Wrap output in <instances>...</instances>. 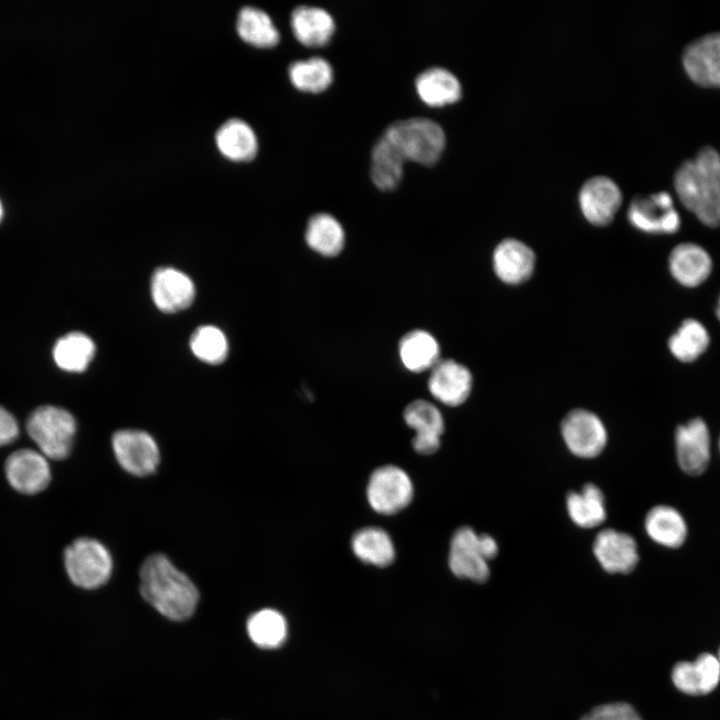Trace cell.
<instances>
[{"instance_id": "1", "label": "cell", "mask_w": 720, "mask_h": 720, "mask_svg": "<svg viewBox=\"0 0 720 720\" xmlns=\"http://www.w3.org/2000/svg\"><path fill=\"white\" fill-rule=\"evenodd\" d=\"M678 198L698 220L711 228L720 225V154L711 146L685 160L674 176Z\"/></svg>"}, {"instance_id": "2", "label": "cell", "mask_w": 720, "mask_h": 720, "mask_svg": "<svg viewBox=\"0 0 720 720\" xmlns=\"http://www.w3.org/2000/svg\"><path fill=\"white\" fill-rule=\"evenodd\" d=\"M140 593L160 614L184 621L196 610L199 593L190 578L163 554L149 556L140 568Z\"/></svg>"}, {"instance_id": "3", "label": "cell", "mask_w": 720, "mask_h": 720, "mask_svg": "<svg viewBox=\"0 0 720 720\" xmlns=\"http://www.w3.org/2000/svg\"><path fill=\"white\" fill-rule=\"evenodd\" d=\"M383 135L398 149L405 160L432 165L445 147L442 127L429 118L413 117L391 123Z\"/></svg>"}, {"instance_id": "4", "label": "cell", "mask_w": 720, "mask_h": 720, "mask_svg": "<svg viewBox=\"0 0 720 720\" xmlns=\"http://www.w3.org/2000/svg\"><path fill=\"white\" fill-rule=\"evenodd\" d=\"M27 432L41 453L53 460L66 458L72 448L76 421L67 410L56 406H41L27 420Z\"/></svg>"}, {"instance_id": "5", "label": "cell", "mask_w": 720, "mask_h": 720, "mask_svg": "<svg viewBox=\"0 0 720 720\" xmlns=\"http://www.w3.org/2000/svg\"><path fill=\"white\" fill-rule=\"evenodd\" d=\"M64 564L70 580L83 589H96L110 578L113 560L109 550L98 540L81 537L64 552Z\"/></svg>"}, {"instance_id": "6", "label": "cell", "mask_w": 720, "mask_h": 720, "mask_svg": "<svg viewBox=\"0 0 720 720\" xmlns=\"http://www.w3.org/2000/svg\"><path fill=\"white\" fill-rule=\"evenodd\" d=\"M562 439L576 457L591 459L599 456L608 443L607 428L602 419L586 408L570 410L560 424Z\"/></svg>"}, {"instance_id": "7", "label": "cell", "mask_w": 720, "mask_h": 720, "mask_svg": "<svg viewBox=\"0 0 720 720\" xmlns=\"http://www.w3.org/2000/svg\"><path fill=\"white\" fill-rule=\"evenodd\" d=\"M414 494L410 476L396 465L375 469L366 489L370 507L377 513L392 515L407 507Z\"/></svg>"}, {"instance_id": "8", "label": "cell", "mask_w": 720, "mask_h": 720, "mask_svg": "<svg viewBox=\"0 0 720 720\" xmlns=\"http://www.w3.org/2000/svg\"><path fill=\"white\" fill-rule=\"evenodd\" d=\"M627 218L636 230L647 234H674L681 226L679 213L666 191L633 198L628 206Z\"/></svg>"}, {"instance_id": "9", "label": "cell", "mask_w": 720, "mask_h": 720, "mask_svg": "<svg viewBox=\"0 0 720 720\" xmlns=\"http://www.w3.org/2000/svg\"><path fill=\"white\" fill-rule=\"evenodd\" d=\"M112 448L119 465L134 476L151 475L160 462L158 445L146 431L118 430L112 436Z\"/></svg>"}, {"instance_id": "10", "label": "cell", "mask_w": 720, "mask_h": 720, "mask_svg": "<svg viewBox=\"0 0 720 720\" xmlns=\"http://www.w3.org/2000/svg\"><path fill=\"white\" fill-rule=\"evenodd\" d=\"M489 562L480 534L468 526L455 530L450 541L448 565L456 577L483 583L490 576Z\"/></svg>"}, {"instance_id": "11", "label": "cell", "mask_w": 720, "mask_h": 720, "mask_svg": "<svg viewBox=\"0 0 720 720\" xmlns=\"http://www.w3.org/2000/svg\"><path fill=\"white\" fill-rule=\"evenodd\" d=\"M473 374L455 359L441 358L429 371L427 387L431 396L449 407L462 405L473 389Z\"/></svg>"}, {"instance_id": "12", "label": "cell", "mask_w": 720, "mask_h": 720, "mask_svg": "<svg viewBox=\"0 0 720 720\" xmlns=\"http://www.w3.org/2000/svg\"><path fill=\"white\" fill-rule=\"evenodd\" d=\"M491 264L499 281L509 286H518L534 274L537 256L527 243L510 237L502 239L494 247Z\"/></svg>"}, {"instance_id": "13", "label": "cell", "mask_w": 720, "mask_h": 720, "mask_svg": "<svg viewBox=\"0 0 720 720\" xmlns=\"http://www.w3.org/2000/svg\"><path fill=\"white\" fill-rule=\"evenodd\" d=\"M622 204L618 185L608 177L595 176L587 180L579 192V206L584 218L592 225H609Z\"/></svg>"}, {"instance_id": "14", "label": "cell", "mask_w": 720, "mask_h": 720, "mask_svg": "<svg viewBox=\"0 0 720 720\" xmlns=\"http://www.w3.org/2000/svg\"><path fill=\"white\" fill-rule=\"evenodd\" d=\"M683 67L692 81L703 87L720 88V32L691 41L682 54Z\"/></svg>"}, {"instance_id": "15", "label": "cell", "mask_w": 720, "mask_h": 720, "mask_svg": "<svg viewBox=\"0 0 720 720\" xmlns=\"http://www.w3.org/2000/svg\"><path fill=\"white\" fill-rule=\"evenodd\" d=\"M593 554L608 573L627 574L638 564L639 553L634 537L613 528L599 531L593 541Z\"/></svg>"}, {"instance_id": "16", "label": "cell", "mask_w": 720, "mask_h": 720, "mask_svg": "<svg viewBox=\"0 0 720 720\" xmlns=\"http://www.w3.org/2000/svg\"><path fill=\"white\" fill-rule=\"evenodd\" d=\"M676 457L680 468L689 475L703 473L710 462V433L706 422L693 418L675 431Z\"/></svg>"}, {"instance_id": "17", "label": "cell", "mask_w": 720, "mask_h": 720, "mask_svg": "<svg viewBox=\"0 0 720 720\" xmlns=\"http://www.w3.org/2000/svg\"><path fill=\"white\" fill-rule=\"evenodd\" d=\"M6 478L12 488L23 494H36L50 482L51 471L46 457L33 449H19L5 462Z\"/></svg>"}, {"instance_id": "18", "label": "cell", "mask_w": 720, "mask_h": 720, "mask_svg": "<svg viewBox=\"0 0 720 720\" xmlns=\"http://www.w3.org/2000/svg\"><path fill=\"white\" fill-rule=\"evenodd\" d=\"M403 418L415 432L412 446L417 453L430 455L440 448L445 422L435 404L428 400L416 399L405 407Z\"/></svg>"}, {"instance_id": "19", "label": "cell", "mask_w": 720, "mask_h": 720, "mask_svg": "<svg viewBox=\"0 0 720 720\" xmlns=\"http://www.w3.org/2000/svg\"><path fill=\"white\" fill-rule=\"evenodd\" d=\"M668 269L673 279L683 287L702 285L711 275L713 261L708 251L699 244L683 242L671 250Z\"/></svg>"}, {"instance_id": "20", "label": "cell", "mask_w": 720, "mask_h": 720, "mask_svg": "<svg viewBox=\"0 0 720 720\" xmlns=\"http://www.w3.org/2000/svg\"><path fill=\"white\" fill-rule=\"evenodd\" d=\"M151 295L159 310L173 313L191 305L195 286L185 273L172 267H161L153 273Z\"/></svg>"}, {"instance_id": "21", "label": "cell", "mask_w": 720, "mask_h": 720, "mask_svg": "<svg viewBox=\"0 0 720 720\" xmlns=\"http://www.w3.org/2000/svg\"><path fill=\"white\" fill-rule=\"evenodd\" d=\"M675 687L688 695H705L712 692L720 681V663L710 653L700 654L693 662H679L672 669Z\"/></svg>"}, {"instance_id": "22", "label": "cell", "mask_w": 720, "mask_h": 720, "mask_svg": "<svg viewBox=\"0 0 720 720\" xmlns=\"http://www.w3.org/2000/svg\"><path fill=\"white\" fill-rule=\"evenodd\" d=\"M399 359L412 373L430 371L441 359L438 340L424 329H413L404 334L398 343Z\"/></svg>"}, {"instance_id": "23", "label": "cell", "mask_w": 720, "mask_h": 720, "mask_svg": "<svg viewBox=\"0 0 720 720\" xmlns=\"http://www.w3.org/2000/svg\"><path fill=\"white\" fill-rule=\"evenodd\" d=\"M291 28L299 42L309 47L323 46L335 30L331 14L323 8L301 5L291 13Z\"/></svg>"}, {"instance_id": "24", "label": "cell", "mask_w": 720, "mask_h": 720, "mask_svg": "<svg viewBox=\"0 0 720 720\" xmlns=\"http://www.w3.org/2000/svg\"><path fill=\"white\" fill-rule=\"evenodd\" d=\"M565 504L569 518L580 528H595L606 520L607 509L604 494L593 483L584 485L580 491L569 492Z\"/></svg>"}, {"instance_id": "25", "label": "cell", "mask_w": 720, "mask_h": 720, "mask_svg": "<svg viewBox=\"0 0 720 720\" xmlns=\"http://www.w3.org/2000/svg\"><path fill=\"white\" fill-rule=\"evenodd\" d=\"M304 238L312 251L327 258L338 256L346 241L342 224L333 215L324 212L309 218Z\"/></svg>"}, {"instance_id": "26", "label": "cell", "mask_w": 720, "mask_h": 720, "mask_svg": "<svg viewBox=\"0 0 720 720\" xmlns=\"http://www.w3.org/2000/svg\"><path fill=\"white\" fill-rule=\"evenodd\" d=\"M647 535L657 544L668 547H680L687 537V524L681 513L668 505L651 508L644 519Z\"/></svg>"}, {"instance_id": "27", "label": "cell", "mask_w": 720, "mask_h": 720, "mask_svg": "<svg viewBox=\"0 0 720 720\" xmlns=\"http://www.w3.org/2000/svg\"><path fill=\"white\" fill-rule=\"evenodd\" d=\"M419 97L430 106H442L456 102L462 95L458 78L442 67H430L415 80Z\"/></svg>"}, {"instance_id": "28", "label": "cell", "mask_w": 720, "mask_h": 720, "mask_svg": "<svg viewBox=\"0 0 720 720\" xmlns=\"http://www.w3.org/2000/svg\"><path fill=\"white\" fill-rule=\"evenodd\" d=\"M354 555L366 564L386 567L395 559V546L390 535L380 527L358 530L351 540Z\"/></svg>"}, {"instance_id": "29", "label": "cell", "mask_w": 720, "mask_h": 720, "mask_svg": "<svg viewBox=\"0 0 720 720\" xmlns=\"http://www.w3.org/2000/svg\"><path fill=\"white\" fill-rule=\"evenodd\" d=\"M404 161L398 149L382 135L371 151L370 174L373 183L384 191L396 188L403 175Z\"/></svg>"}, {"instance_id": "30", "label": "cell", "mask_w": 720, "mask_h": 720, "mask_svg": "<svg viewBox=\"0 0 720 720\" xmlns=\"http://www.w3.org/2000/svg\"><path fill=\"white\" fill-rule=\"evenodd\" d=\"M216 144L227 158L236 161L252 159L258 148V142L252 127L241 119H229L216 133Z\"/></svg>"}, {"instance_id": "31", "label": "cell", "mask_w": 720, "mask_h": 720, "mask_svg": "<svg viewBox=\"0 0 720 720\" xmlns=\"http://www.w3.org/2000/svg\"><path fill=\"white\" fill-rule=\"evenodd\" d=\"M710 344L707 328L697 319H685L669 337L670 353L680 362L690 363L705 353Z\"/></svg>"}, {"instance_id": "32", "label": "cell", "mask_w": 720, "mask_h": 720, "mask_svg": "<svg viewBox=\"0 0 720 720\" xmlns=\"http://www.w3.org/2000/svg\"><path fill=\"white\" fill-rule=\"evenodd\" d=\"M95 354L93 340L82 332H71L59 338L53 348V358L59 368L68 372L84 371Z\"/></svg>"}, {"instance_id": "33", "label": "cell", "mask_w": 720, "mask_h": 720, "mask_svg": "<svg viewBox=\"0 0 720 720\" xmlns=\"http://www.w3.org/2000/svg\"><path fill=\"white\" fill-rule=\"evenodd\" d=\"M237 31L248 43L259 47H272L279 42L280 34L270 16L260 8L243 7L237 18Z\"/></svg>"}, {"instance_id": "34", "label": "cell", "mask_w": 720, "mask_h": 720, "mask_svg": "<svg viewBox=\"0 0 720 720\" xmlns=\"http://www.w3.org/2000/svg\"><path fill=\"white\" fill-rule=\"evenodd\" d=\"M247 633L257 646L276 648L287 637V622L277 610L261 609L248 618Z\"/></svg>"}, {"instance_id": "35", "label": "cell", "mask_w": 720, "mask_h": 720, "mask_svg": "<svg viewBox=\"0 0 720 720\" xmlns=\"http://www.w3.org/2000/svg\"><path fill=\"white\" fill-rule=\"evenodd\" d=\"M288 74L296 88L307 92H320L326 89L333 80L330 63L320 56L292 62L288 68Z\"/></svg>"}, {"instance_id": "36", "label": "cell", "mask_w": 720, "mask_h": 720, "mask_svg": "<svg viewBox=\"0 0 720 720\" xmlns=\"http://www.w3.org/2000/svg\"><path fill=\"white\" fill-rule=\"evenodd\" d=\"M193 354L209 364H219L226 359L228 342L225 334L217 327L205 325L198 327L190 338Z\"/></svg>"}, {"instance_id": "37", "label": "cell", "mask_w": 720, "mask_h": 720, "mask_svg": "<svg viewBox=\"0 0 720 720\" xmlns=\"http://www.w3.org/2000/svg\"><path fill=\"white\" fill-rule=\"evenodd\" d=\"M581 720H642L636 710L627 703H609L595 707Z\"/></svg>"}, {"instance_id": "38", "label": "cell", "mask_w": 720, "mask_h": 720, "mask_svg": "<svg viewBox=\"0 0 720 720\" xmlns=\"http://www.w3.org/2000/svg\"><path fill=\"white\" fill-rule=\"evenodd\" d=\"M19 434V426L14 416L0 406V446L15 441Z\"/></svg>"}, {"instance_id": "39", "label": "cell", "mask_w": 720, "mask_h": 720, "mask_svg": "<svg viewBox=\"0 0 720 720\" xmlns=\"http://www.w3.org/2000/svg\"><path fill=\"white\" fill-rule=\"evenodd\" d=\"M715 313H716L718 320L720 321V295H719V298L716 303Z\"/></svg>"}, {"instance_id": "40", "label": "cell", "mask_w": 720, "mask_h": 720, "mask_svg": "<svg viewBox=\"0 0 720 720\" xmlns=\"http://www.w3.org/2000/svg\"><path fill=\"white\" fill-rule=\"evenodd\" d=\"M2 217H3V206H2V203L0 200V221H1Z\"/></svg>"}, {"instance_id": "41", "label": "cell", "mask_w": 720, "mask_h": 720, "mask_svg": "<svg viewBox=\"0 0 720 720\" xmlns=\"http://www.w3.org/2000/svg\"><path fill=\"white\" fill-rule=\"evenodd\" d=\"M717 658H718L719 663H720V649H719V653H718V657H717Z\"/></svg>"}, {"instance_id": "42", "label": "cell", "mask_w": 720, "mask_h": 720, "mask_svg": "<svg viewBox=\"0 0 720 720\" xmlns=\"http://www.w3.org/2000/svg\"><path fill=\"white\" fill-rule=\"evenodd\" d=\"M718 445H719V450H720V436H719V440H718Z\"/></svg>"}]
</instances>
